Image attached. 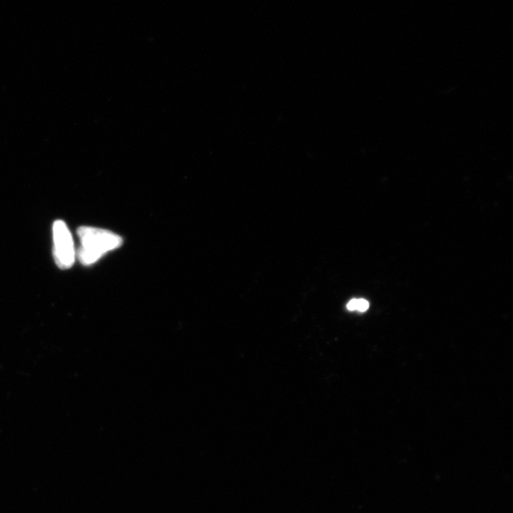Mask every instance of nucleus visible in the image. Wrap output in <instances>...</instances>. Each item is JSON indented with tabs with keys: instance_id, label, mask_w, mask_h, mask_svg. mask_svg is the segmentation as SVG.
Returning <instances> with one entry per match:
<instances>
[{
	"instance_id": "f257e3e1",
	"label": "nucleus",
	"mask_w": 513,
	"mask_h": 513,
	"mask_svg": "<svg viewBox=\"0 0 513 513\" xmlns=\"http://www.w3.org/2000/svg\"><path fill=\"white\" fill-rule=\"evenodd\" d=\"M81 245L77 251V258L84 266L96 263L103 255L116 250L123 240L115 233L101 228L81 227L77 230Z\"/></svg>"
},
{
	"instance_id": "f03ea898",
	"label": "nucleus",
	"mask_w": 513,
	"mask_h": 513,
	"mask_svg": "<svg viewBox=\"0 0 513 513\" xmlns=\"http://www.w3.org/2000/svg\"><path fill=\"white\" fill-rule=\"evenodd\" d=\"M54 257L57 267L69 269L73 266L75 252L73 241L65 222L58 220L53 227Z\"/></svg>"
},
{
	"instance_id": "7ed1b4c3",
	"label": "nucleus",
	"mask_w": 513,
	"mask_h": 513,
	"mask_svg": "<svg viewBox=\"0 0 513 513\" xmlns=\"http://www.w3.org/2000/svg\"><path fill=\"white\" fill-rule=\"evenodd\" d=\"M369 308V303L363 299H355L349 302L347 309L350 311H359V312H365Z\"/></svg>"
}]
</instances>
